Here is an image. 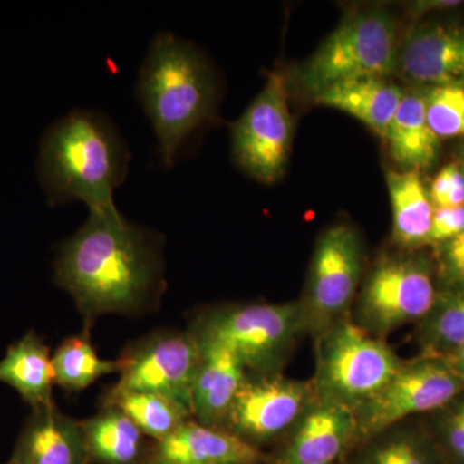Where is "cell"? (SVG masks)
Wrapping results in <instances>:
<instances>
[{"label": "cell", "instance_id": "6da1fadb", "mask_svg": "<svg viewBox=\"0 0 464 464\" xmlns=\"http://www.w3.org/2000/svg\"><path fill=\"white\" fill-rule=\"evenodd\" d=\"M163 237L119 209L90 212L87 221L58 246L54 279L85 319L133 314L164 286Z\"/></svg>", "mask_w": 464, "mask_h": 464}, {"label": "cell", "instance_id": "7a4b0ae2", "mask_svg": "<svg viewBox=\"0 0 464 464\" xmlns=\"http://www.w3.org/2000/svg\"><path fill=\"white\" fill-rule=\"evenodd\" d=\"M130 150L114 121L76 109L45 130L38 174L52 207L82 201L90 212H112L116 188L127 179Z\"/></svg>", "mask_w": 464, "mask_h": 464}, {"label": "cell", "instance_id": "3957f363", "mask_svg": "<svg viewBox=\"0 0 464 464\" xmlns=\"http://www.w3.org/2000/svg\"><path fill=\"white\" fill-rule=\"evenodd\" d=\"M136 99L157 137L159 161L172 168L195 134L215 118L218 85L194 43L160 32L140 67Z\"/></svg>", "mask_w": 464, "mask_h": 464}, {"label": "cell", "instance_id": "277c9868", "mask_svg": "<svg viewBox=\"0 0 464 464\" xmlns=\"http://www.w3.org/2000/svg\"><path fill=\"white\" fill-rule=\"evenodd\" d=\"M398 65L395 21L383 9H369L344 18L302 67L299 81L313 96L353 79H389Z\"/></svg>", "mask_w": 464, "mask_h": 464}, {"label": "cell", "instance_id": "5b68a950", "mask_svg": "<svg viewBox=\"0 0 464 464\" xmlns=\"http://www.w3.org/2000/svg\"><path fill=\"white\" fill-rule=\"evenodd\" d=\"M401 364L381 338L341 320L320 338L315 396L355 411L392 380Z\"/></svg>", "mask_w": 464, "mask_h": 464}, {"label": "cell", "instance_id": "8992f818", "mask_svg": "<svg viewBox=\"0 0 464 464\" xmlns=\"http://www.w3.org/2000/svg\"><path fill=\"white\" fill-rule=\"evenodd\" d=\"M304 329H307L304 306L292 302L215 311L192 333L200 342L230 350L246 373L271 374Z\"/></svg>", "mask_w": 464, "mask_h": 464}, {"label": "cell", "instance_id": "52a82bcc", "mask_svg": "<svg viewBox=\"0 0 464 464\" xmlns=\"http://www.w3.org/2000/svg\"><path fill=\"white\" fill-rule=\"evenodd\" d=\"M463 391L464 378L442 357L422 355L402 362L392 380L353 411L355 447L408 418L439 411Z\"/></svg>", "mask_w": 464, "mask_h": 464}, {"label": "cell", "instance_id": "ba28073f", "mask_svg": "<svg viewBox=\"0 0 464 464\" xmlns=\"http://www.w3.org/2000/svg\"><path fill=\"white\" fill-rule=\"evenodd\" d=\"M292 139L288 82L282 70H274L243 115L231 125L232 155L249 177L274 183L285 172Z\"/></svg>", "mask_w": 464, "mask_h": 464}, {"label": "cell", "instance_id": "9c48e42d", "mask_svg": "<svg viewBox=\"0 0 464 464\" xmlns=\"http://www.w3.org/2000/svg\"><path fill=\"white\" fill-rule=\"evenodd\" d=\"M431 266L420 257L382 259L369 274L359 304V325L380 338L420 324L438 298Z\"/></svg>", "mask_w": 464, "mask_h": 464}, {"label": "cell", "instance_id": "30bf717a", "mask_svg": "<svg viewBox=\"0 0 464 464\" xmlns=\"http://www.w3.org/2000/svg\"><path fill=\"white\" fill-rule=\"evenodd\" d=\"M362 271V241L351 226L338 224L317 240L306 301L307 329L320 338L341 322L355 297Z\"/></svg>", "mask_w": 464, "mask_h": 464}, {"label": "cell", "instance_id": "8fae6325", "mask_svg": "<svg viewBox=\"0 0 464 464\" xmlns=\"http://www.w3.org/2000/svg\"><path fill=\"white\" fill-rule=\"evenodd\" d=\"M200 362L194 333H157L124 351L118 360L121 380L112 390L158 393L192 414V387Z\"/></svg>", "mask_w": 464, "mask_h": 464}, {"label": "cell", "instance_id": "7c38bea8", "mask_svg": "<svg viewBox=\"0 0 464 464\" xmlns=\"http://www.w3.org/2000/svg\"><path fill=\"white\" fill-rule=\"evenodd\" d=\"M315 399L314 383L279 374L246 373L224 430L256 445L293 429Z\"/></svg>", "mask_w": 464, "mask_h": 464}, {"label": "cell", "instance_id": "4fadbf2b", "mask_svg": "<svg viewBox=\"0 0 464 464\" xmlns=\"http://www.w3.org/2000/svg\"><path fill=\"white\" fill-rule=\"evenodd\" d=\"M355 442L353 411L315 396L275 464H340Z\"/></svg>", "mask_w": 464, "mask_h": 464}, {"label": "cell", "instance_id": "5bb4252c", "mask_svg": "<svg viewBox=\"0 0 464 464\" xmlns=\"http://www.w3.org/2000/svg\"><path fill=\"white\" fill-rule=\"evenodd\" d=\"M9 462L14 464H88L83 427L58 411L54 402L33 409Z\"/></svg>", "mask_w": 464, "mask_h": 464}, {"label": "cell", "instance_id": "9a60e30c", "mask_svg": "<svg viewBox=\"0 0 464 464\" xmlns=\"http://www.w3.org/2000/svg\"><path fill=\"white\" fill-rule=\"evenodd\" d=\"M398 67L418 83L464 85V26L417 30L399 53Z\"/></svg>", "mask_w": 464, "mask_h": 464}, {"label": "cell", "instance_id": "2e32d148", "mask_svg": "<svg viewBox=\"0 0 464 464\" xmlns=\"http://www.w3.org/2000/svg\"><path fill=\"white\" fill-rule=\"evenodd\" d=\"M199 343L201 362L192 387V418L204 426L224 429L246 371L227 348L209 342Z\"/></svg>", "mask_w": 464, "mask_h": 464}, {"label": "cell", "instance_id": "e0dca14e", "mask_svg": "<svg viewBox=\"0 0 464 464\" xmlns=\"http://www.w3.org/2000/svg\"><path fill=\"white\" fill-rule=\"evenodd\" d=\"M155 459L179 464H258L262 454L256 445L227 430L190 420L158 442Z\"/></svg>", "mask_w": 464, "mask_h": 464}, {"label": "cell", "instance_id": "ac0fdd59", "mask_svg": "<svg viewBox=\"0 0 464 464\" xmlns=\"http://www.w3.org/2000/svg\"><path fill=\"white\" fill-rule=\"evenodd\" d=\"M404 94L389 79L359 78L323 88L313 94V101L353 116L384 137Z\"/></svg>", "mask_w": 464, "mask_h": 464}, {"label": "cell", "instance_id": "d6986e66", "mask_svg": "<svg viewBox=\"0 0 464 464\" xmlns=\"http://www.w3.org/2000/svg\"><path fill=\"white\" fill-rule=\"evenodd\" d=\"M0 382L14 387L33 409L53 402L54 371L47 344L29 332L0 360Z\"/></svg>", "mask_w": 464, "mask_h": 464}, {"label": "cell", "instance_id": "ffe728a7", "mask_svg": "<svg viewBox=\"0 0 464 464\" xmlns=\"http://www.w3.org/2000/svg\"><path fill=\"white\" fill-rule=\"evenodd\" d=\"M386 181L392 207L393 240L405 249L430 244L435 207L420 173L390 170Z\"/></svg>", "mask_w": 464, "mask_h": 464}, {"label": "cell", "instance_id": "44dd1931", "mask_svg": "<svg viewBox=\"0 0 464 464\" xmlns=\"http://www.w3.org/2000/svg\"><path fill=\"white\" fill-rule=\"evenodd\" d=\"M356 447L347 464H448L426 422L400 423Z\"/></svg>", "mask_w": 464, "mask_h": 464}, {"label": "cell", "instance_id": "7402d4cb", "mask_svg": "<svg viewBox=\"0 0 464 464\" xmlns=\"http://www.w3.org/2000/svg\"><path fill=\"white\" fill-rule=\"evenodd\" d=\"M391 155L408 170L431 167L439 154L440 139L426 116V102L420 94H404L386 132Z\"/></svg>", "mask_w": 464, "mask_h": 464}, {"label": "cell", "instance_id": "603a6c76", "mask_svg": "<svg viewBox=\"0 0 464 464\" xmlns=\"http://www.w3.org/2000/svg\"><path fill=\"white\" fill-rule=\"evenodd\" d=\"M90 462L99 464H140L145 454V435L118 408L102 411L82 420Z\"/></svg>", "mask_w": 464, "mask_h": 464}, {"label": "cell", "instance_id": "cb8c5ba5", "mask_svg": "<svg viewBox=\"0 0 464 464\" xmlns=\"http://www.w3.org/2000/svg\"><path fill=\"white\" fill-rule=\"evenodd\" d=\"M105 405L115 406L123 411L143 435L157 440V442L169 438L183 423L192 420L188 408L158 393L111 389Z\"/></svg>", "mask_w": 464, "mask_h": 464}, {"label": "cell", "instance_id": "d4e9b609", "mask_svg": "<svg viewBox=\"0 0 464 464\" xmlns=\"http://www.w3.org/2000/svg\"><path fill=\"white\" fill-rule=\"evenodd\" d=\"M422 355L442 357L464 346V286L440 292L429 315L418 324Z\"/></svg>", "mask_w": 464, "mask_h": 464}, {"label": "cell", "instance_id": "484cf974", "mask_svg": "<svg viewBox=\"0 0 464 464\" xmlns=\"http://www.w3.org/2000/svg\"><path fill=\"white\" fill-rule=\"evenodd\" d=\"M54 383L69 392L87 389L103 375L119 373V362L97 355L90 335H74L58 346L52 356Z\"/></svg>", "mask_w": 464, "mask_h": 464}, {"label": "cell", "instance_id": "4316f807", "mask_svg": "<svg viewBox=\"0 0 464 464\" xmlns=\"http://www.w3.org/2000/svg\"><path fill=\"white\" fill-rule=\"evenodd\" d=\"M424 102L427 121L439 139L464 137V85H436Z\"/></svg>", "mask_w": 464, "mask_h": 464}, {"label": "cell", "instance_id": "83f0119b", "mask_svg": "<svg viewBox=\"0 0 464 464\" xmlns=\"http://www.w3.org/2000/svg\"><path fill=\"white\" fill-rule=\"evenodd\" d=\"M427 418V427L448 464H464V391Z\"/></svg>", "mask_w": 464, "mask_h": 464}, {"label": "cell", "instance_id": "f1b7e54d", "mask_svg": "<svg viewBox=\"0 0 464 464\" xmlns=\"http://www.w3.org/2000/svg\"><path fill=\"white\" fill-rule=\"evenodd\" d=\"M430 198L435 208L464 206V173L457 164H449L433 179Z\"/></svg>", "mask_w": 464, "mask_h": 464}, {"label": "cell", "instance_id": "f546056e", "mask_svg": "<svg viewBox=\"0 0 464 464\" xmlns=\"http://www.w3.org/2000/svg\"><path fill=\"white\" fill-rule=\"evenodd\" d=\"M462 234H464V206L435 208L430 243H447Z\"/></svg>", "mask_w": 464, "mask_h": 464}, {"label": "cell", "instance_id": "4dcf8cb0", "mask_svg": "<svg viewBox=\"0 0 464 464\" xmlns=\"http://www.w3.org/2000/svg\"><path fill=\"white\" fill-rule=\"evenodd\" d=\"M441 246V270L450 288L464 286V234Z\"/></svg>", "mask_w": 464, "mask_h": 464}, {"label": "cell", "instance_id": "1f68e13d", "mask_svg": "<svg viewBox=\"0 0 464 464\" xmlns=\"http://www.w3.org/2000/svg\"><path fill=\"white\" fill-rule=\"evenodd\" d=\"M442 359L464 378V346L451 351L448 355L442 356Z\"/></svg>", "mask_w": 464, "mask_h": 464}, {"label": "cell", "instance_id": "d6a6232c", "mask_svg": "<svg viewBox=\"0 0 464 464\" xmlns=\"http://www.w3.org/2000/svg\"><path fill=\"white\" fill-rule=\"evenodd\" d=\"M150 464H179V463H172V462H166V460H160V459H155L151 460V463Z\"/></svg>", "mask_w": 464, "mask_h": 464}, {"label": "cell", "instance_id": "836d02e7", "mask_svg": "<svg viewBox=\"0 0 464 464\" xmlns=\"http://www.w3.org/2000/svg\"><path fill=\"white\" fill-rule=\"evenodd\" d=\"M463 160H464V149H463Z\"/></svg>", "mask_w": 464, "mask_h": 464}, {"label": "cell", "instance_id": "e575fe53", "mask_svg": "<svg viewBox=\"0 0 464 464\" xmlns=\"http://www.w3.org/2000/svg\"><path fill=\"white\" fill-rule=\"evenodd\" d=\"M7 464H14V463H12V462H8Z\"/></svg>", "mask_w": 464, "mask_h": 464}]
</instances>
